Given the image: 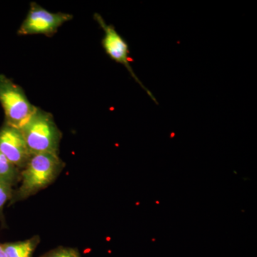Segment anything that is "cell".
Here are the masks:
<instances>
[{"mask_svg": "<svg viewBox=\"0 0 257 257\" xmlns=\"http://www.w3.org/2000/svg\"><path fill=\"white\" fill-rule=\"evenodd\" d=\"M59 154H33L20 171L18 187L14 189L9 206L23 202L50 187L65 167Z\"/></svg>", "mask_w": 257, "mask_h": 257, "instance_id": "cell-1", "label": "cell"}, {"mask_svg": "<svg viewBox=\"0 0 257 257\" xmlns=\"http://www.w3.org/2000/svg\"><path fill=\"white\" fill-rule=\"evenodd\" d=\"M20 130L32 155L59 154L62 133L51 113L37 107Z\"/></svg>", "mask_w": 257, "mask_h": 257, "instance_id": "cell-2", "label": "cell"}, {"mask_svg": "<svg viewBox=\"0 0 257 257\" xmlns=\"http://www.w3.org/2000/svg\"><path fill=\"white\" fill-rule=\"evenodd\" d=\"M0 104L4 110L5 124L18 128L37 108L29 101L23 88L4 74H0Z\"/></svg>", "mask_w": 257, "mask_h": 257, "instance_id": "cell-3", "label": "cell"}, {"mask_svg": "<svg viewBox=\"0 0 257 257\" xmlns=\"http://www.w3.org/2000/svg\"><path fill=\"white\" fill-rule=\"evenodd\" d=\"M94 19L104 31V35L101 40V45L106 55L109 56L111 60L124 66L125 68L127 69L131 77L147 92V95L151 98L155 104H158V101H157L155 96L144 85L143 83L134 72L131 66L133 60L130 57V46L127 42L120 35L119 32L116 31L113 25H108L104 21V18L100 15L95 13L94 15Z\"/></svg>", "mask_w": 257, "mask_h": 257, "instance_id": "cell-4", "label": "cell"}, {"mask_svg": "<svg viewBox=\"0 0 257 257\" xmlns=\"http://www.w3.org/2000/svg\"><path fill=\"white\" fill-rule=\"evenodd\" d=\"M72 18V15L50 13L37 3H32L18 33L19 35H43L51 37L61 26Z\"/></svg>", "mask_w": 257, "mask_h": 257, "instance_id": "cell-5", "label": "cell"}, {"mask_svg": "<svg viewBox=\"0 0 257 257\" xmlns=\"http://www.w3.org/2000/svg\"><path fill=\"white\" fill-rule=\"evenodd\" d=\"M0 152L20 171L32 155L20 128L5 123L0 127Z\"/></svg>", "mask_w": 257, "mask_h": 257, "instance_id": "cell-6", "label": "cell"}, {"mask_svg": "<svg viewBox=\"0 0 257 257\" xmlns=\"http://www.w3.org/2000/svg\"><path fill=\"white\" fill-rule=\"evenodd\" d=\"M41 241L39 235L22 241L3 243L7 257H33L37 246Z\"/></svg>", "mask_w": 257, "mask_h": 257, "instance_id": "cell-7", "label": "cell"}, {"mask_svg": "<svg viewBox=\"0 0 257 257\" xmlns=\"http://www.w3.org/2000/svg\"><path fill=\"white\" fill-rule=\"evenodd\" d=\"M20 181V170L0 152V182L15 189Z\"/></svg>", "mask_w": 257, "mask_h": 257, "instance_id": "cell-8", "label": "cell"}, {"mask_svg": "<svg viewBox=\"0 0 257 257\" xmlns=\"http://www.w3.org/2000/svg\"><path fill=\"white\" fill-rule=\"evenodd\" d=\"M14 188L8 184L0 182V223L2 228L8 227L6 219H5L4 209L5 205L9 204L13 197Z\"/></svg>", "mask_w": 257, "mask_h": 257, "instance_id": "cell-9", "label": "cell"}, {"mask_svg": "<svg viewBox=\"0 0 257 257\" xmlns=\"http://www.w3.org/2000/svg\"><path fill=\"white\" fill-rule=\"evenodd\" d=\"M40 257H82L78 248L69 246H57Z\"/></svg>", "mask_w": 257, "mask_h": 257, "instance_id": "cell-10", "label": "cell"}, {"mask_svg": "<svg viewBox=\"0 0 257 257\" xmlns=\"http://www.w3.org/2000/svg\"><path fill=\"white\" fill-rule=\"evenodd\" d=\"M0 257H7L3 249V243L1 242H0Z\"/></svg>", "mask_w": 257, "mask_h": 257, "instance_id": "cell-11", "label": "cell"}]
</instances>
